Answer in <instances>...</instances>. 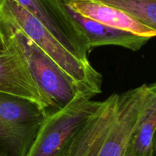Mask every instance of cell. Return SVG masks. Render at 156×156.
<instances>
[{"label":"cell","mask_w":156,"mask_h":156,"mask_svg":"<svg viewBox=\"0 0 156 156\" xmlns=\"http://www.w3.org/2000/svg\"><path fill=\"white\" fill-rule=\"evenodd\" d=\"M0 14L16 24L48 55L85 96L101 93L102 76L91 66L69 51L45 26L15 0H0Z\"/></svg>","instance_id":"obj_1"},{"label":"cell","mask_w":156,"mask_h":156,"mask_svg":"<svg viewBox=\"0 0 156 156\" xmlns=\"http://www.w3.org/2000/svg\"><path fill=\"white\" fill-rule=\"evenodd\" d=\"M0 35L24 61L34 82L50 102L51 113L63 108L82 94L48 55L2 14Z\"/></svg>","instance_id":"obj_2"},{"label":"cell","mask_w":156,"mask_h":156,"mask_svg":"<svg viewBox=\"0 0 156 156\" xmlns=\"http://www.w3.org/2000/svg\"><path fill=\"white\" fill-rule=\"evenodd\" d=\"M45 116L32 101L0 92V156H27Z\"/></svg>","instance_id":"obj_3"},{"label":"cell","mask_w":156,"mask_h":156,"mask_svg":"<svg viewBox=\"0 0 156 156\" xmlns=\"http://www.w3.org/2000/svg\"><path fill=\"white\" fill-rule=\"evenodd\" d=\"M101 102L81 94L63 108L46 114L27 156H58Z\"/></svg>","instance_id":"obj_4"},{"label":"cell","mask_w":156,"mask_h":156,"mask_svg":"<svg viewBox=\"0 0 156 156\" xmlns=\"http://www.w3.org/2000/svg\"><path fill=\"white\" fill-rule=\"evenodd\" d=\"M39 20L73 54L85 63L90 47L87 38L61 0H15Z\"/></svg>","instance_id":"obj_5"},{"label":"cell","mask_w":156,"mask_h":156,"mask_svg":"<svg viewBox=\"0 0 156 156\" xmlns=\"http://www.w3.org/2000/svg\"><path fill=\"white\" fill-rule=\"evenodd\" d=\"M151 92V84H143L120 94L115 119L96 156H124Z\"/></svg>","instance_id":"obj_6"},{"label":"cell","mask_w":156,"mask_h":156,"mask_svg":"<svg viewBox=\"0 0 156 156\" xmlns=\"http://www.w3.org/2000/svg\"><path fill=\"white\" fill-rule=\"evenodd\" d=\"M0 92L32 101L47 113L51 105L32 78L19 55L0 35Z\"/></svg>","instance_id":"obj_7"},{"label":"cell","mask_w":156,"mask_h":156,"mask_svg":"<svg viewBox=\"0 0 156 156\" xmlns=\"http://www.w3.org/2000/svg\"><path fill=\"white\" fill-rule=\"evenodd\" d=\"M66 7L82 16L111 28L152 39L156 32L123 11L92 0H68L62 2Z\"/></svg>","instance_id":"obj_8"},{"label":"cell","mask_w":156,"mask_h":156,"mask_svg":"<svg viewBox=\"0 0 156 156\" xmlns=\"http://www.w3.org/2000/svg\"><path fill=\"white\" fill-rule=\"evenodd\" d=\"M66 9L88 40L90 49L100 46L114 45L136 51L150 40L146 37L101 24L79 15L69 8L66 7Z\"/></svg>","instance_id":"obj_9"},{"label":"cell","mask_w":156,"mask_h":156,"mask_svg":"<svg viewBox=\"0 0 156 156\" xmlns=\"http://www.w3.org/2000/svg\"><path fill=\"white\" fill-rule=\"evenodd\" d=\"M152 92L136 126L129 150L131 156H153L156 132V82L151 84Z\"/></svg>","instance_id":"obj_10"},{"label":"cell","mask_w":156,"mask_h":156,"mask_svg":"<svg viewBox=\"0 0 156 156\" xmlns=\"http://www.w3.org/2000/svg\"><path fill=\"white\" fill-rule=\"evenodd\" d=\"M153 156H156V132L153 140Z\"/></svg>","instance_id":"obj_11"},{"label":"cell","mask_w":156,"mask_h":156,"mask_svg":"<svg viewBox=\"0 0 156 156\" xmlns=\"http://www.w3.org/2000/svg\"><path fill=\"white\" fill-rule=\"evenodd\" d=\"M124 156H131V154H130V150H129V148H128L127 151H126V154H124Z\"/></svg>","instance_id":"obj_12"}]
</instances>
